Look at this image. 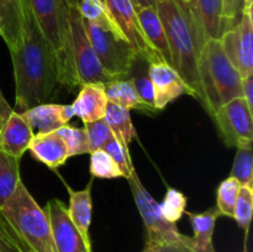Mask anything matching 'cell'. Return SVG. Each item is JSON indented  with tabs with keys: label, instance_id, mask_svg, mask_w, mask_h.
Returning <instances> with one entry per match:
<instances>
[{
	"label": "cell",
	"instance_id": "obj_29",
	"mask_svg": "<svg viewBox=\"0 0 253 252\" xmlns=\"http://www.w3.org/2000/svg\"><path fill=\"white\" fill-rule=\"evenodd\" d=\"M90 155V169L91 177L100 179H116L123 178L120 169L114 162L113 158L104 150H96L89 153Z\"/></svg>",
	"mask_w": 253,
	"mask_h": 252
},
{
	"label": "cell",
	"instance_id": "obj_23",
	"mask_svg": "<svg viewBox=\"0 0 253 252\" xmlns=\"http://www.w3.org/2000/svg\"><path fill=\"white\" fill-rule=\"evenodd\" d=\"M104 90H105L109 103L116 104V105L128 109V110L133 109V110L143 111L147 114L157 113L141 100L137 90L128 78L115 79V81L109 82V83L104 84Z\"/></svg>",
	"mask_w": 253,
	"mask_h": 252
},
{
	"label": "cell",
	"instance_id": "obj_43",
	"mask_svg": "<svg viewBox=\"0 0 253 252\" xmlns=\"http://www.w3.org/2000/svg\"><path fill=\"white\" fill-rule=\"evenodd\" d=\"M66 1H67V4H68V5H76V6H77V5H78V2L81 1V0H66Z\"/></svg>",
	"mask_w": 253,
	"mask_h": 252
},
{
	"label": "cell",
	"instance_id": "obj_22",
	"mask_svg": "<svg viewBox=\"0 0 253 252\" xmlns=\"http://www.w3.org/2000/svg\"><path fill=\"white\" fill-rule=\"evenodd\" d=\"M189 216L190 225L194 235L192 236V249L194 252H215L212 244L216 221L220 214L216 208L207 210L204 212L185 211Z\"/></svg>",
	"mask_w": 253,
	"mask_h": 252
},
{
	"label": "cell",
	"instance_id": "obj_12",
	"mask_svg": "<svg viewBox=\"0 0 253 252\" xmlns=\"http://www.w3.org/2000/svg\"><path fill=\"white\" fill-rule=\"evenodd\" d=\"M44 210L48 215L56 252H91L72 222L66 204L62 200L51 199Z\"/></svg>",
	"mask_w": 253,
	"mask_h": 252
},
{
	"label": "cell",
	"instance_id": "obj_44",
	"mask_svg": "<svg viewBox=\"0 0 253 252\" xmlns=\"http://www.w3.org/2000/svg\"><path fill=\"white\" fill-rule=\"evenodd\" d=\"M242 252H249V251H247V249H246V247H245V249H244V251H242Z\"/></svg>",
	"mask_w": 253,
	"mask_h": 252
},
{
	"label": "cell",
	"instance_id": "obj_24",
	"mask_svg": "<svg viewBox=\"0 0 253 252\" xmlns=\"http://www.w3.org/2000/svg\"><path fill=\"white\" fill-rule=\"evenodd\" d=\"M104 121L110 127L113 135L127 147L133 138H136V130L131 121L128 109L109 103Z\"/></svg>",
	"mask_w": 253,
	"mask_h": 252
},
{
	"label": "cell",
	"instance_id": "obj_10",
	"mask_svg": "<svg viewBox=\"0 0 253 252\" xmlns=\"http://www.w3.org/2000/svg\"><path fill=\"white\" fill-rule=\"evenodd\" d=\"M212 120L221 135L222 141L229 147L252 146L253 116L252 109L242 96L224 104L215 111Z\"/></svg>",
	"mask_w": 253,
	"mask_h": 252
},
{
	"label": "cell",
	"instance_id": "obj_21",
	"mask_svg": "<svg viewBox=\"0 0 253 252\" xmlns=\"http://www.w3.org/2000/svg\"><path fill=\"white\" fill-rule=\"evenodd\" d=\"M205 39L219 40L224 34L222 0H188Z\"/></svg>",
	"mask_w": 253,
	"mask_h": 252
},
{
	"label": "cell",
	"instance_id": "obj_3",
	"mask_svg": "<svg viewBox=\"0 0 253 252\" xmlns=\"http://www.w3.org/2000/svg\"><path fill=\"white\" fill-rule=\"evenodd\" d=\"M200 103L210 116L224 104L242 96V78L222 49L221 42L209 39L204 42L198 63Z\"/></svg>",
	"mask_w": 253,
	"mask_h": 252
},
{
	"label": "cell",
	"instance_id": "obj_18",
	"mask_svg": "<svg viewBox=\"0 0 253 252\" xmlns=\"http://www.w3.org/2000/svg\"><path fill=\"white\" fill-rule=\"evenodd\" d=\"M29 151L35 160L51 169H57L69 158L66 142L56 131L34 135Z\"/></svg>",
	"mask_w": 253,
	"mask_h": 252
},
{
	"label": "cell",
	"instance_id": "obj_45",
	"mask_svg": "<svg viewBox=\"0 0 253 252\" xmlns=\"http://www.w3.org/2000/svg\"><path fill=\"white\" fill-rule=\"evenodd\" d=\"M27 252H34V251H27Z\"/></svg>",
	"mask_w": 253,
	"mask_h": 252
},
{
	"label": "cell",
	"instance_id": "obj_39",
	"mask_svg": "<svg viewBox=\"0 0 253 252\" xmlns=\"http://www.w3.org/2000/svg\"><path fill=\"white\" fill-rule=\"evenodd\" d=\"M156 252H194L189 247L179 244H160L156 245Z\"/></svg>",
	"mask_w": 253,
	"mask_h": 252
},
{
	"label": "cell",
	"instance_id": "obj_37",
	"mask_svg": "<svg viewBox=\"0 0 253 252\" xmlns=\"http://www.w3.org/2000/svg\"><path fill=\"white\" fill-rule=\"evenodd\" d=\"M0 252H25L14 231L0 211Z\"/></svg>",
	"mask_w": 253,
	"mask_h": 252
},
{
	"label": "cell",
	"instance_id": "obj_35",
	"mask_svg": "<svg viewBox=\"0 0 253 252\" xmlns=\"http://www.w3.org/2000/svg\"><path fill=\"white\" fill-rule=\"evenodd\" d=\"M77 7L85 21L99 22L109 19L103 0H81Z\"/></svg>",
	"mask_w": 253,
	"mask_h": 252
},
{
	"label": "cell",
	"instance_id": "obj_40",
	"mask_svg": "<svg viewBox=\"0 0 253 252\" xmlns=\"http://www.w3.org/2000/svg\"><path fill=\"white\" fill-rule=\"evenodd\" d=\"M14 111V109L9 105L6 100H5L4 95H2L1 90H0V127L2 126V124L6 121V119L9 118L10 114Z\"/></svg>",
	"mask_w": 253,
	"mask_h": 252
},
{
	"label": "cell",
	"instance_id": "obj_11",
	"mask_svg": "<svg viewBox=\"0 0 253 252\" xmlns=\"http://www.w3.org/2000/svg\"><path fill=\"white\" fill-rule=\"evenodd\" d=\"M106 11L124 39L131 44L136 54L148 62L162 61L146 39L138 20L137 11L131 0H104ZM165 62V61H163Z\"/></svg>",
	"mask_w": 253,
	"mask_h": 252
},
{
	"label": "cell",
	"instance_id": "obj_46",
	"mask_svg": "<svg viewBox=\"0 0 253 252\" xmlns=\"http://www.w3.org/2000/svg\"><path fill=\"white\" fill-rule=\"evenodd\" d=\"M103 1H104V0H103Z\"/></svg>",
	"mask_w": 253,
	"mask_h": 252
},
{
	"label": "cell",
	"instance_id": "obj_8",
	"mask_svg": "<svg viewBox=\"0 0 253 252\" xmlns=\"http://www.w3.org/2000/svg\"><path fill=\"white\" fill-rule=\"evenodd\" d=\"M127 180L130 183L133 200L137 205L143 225L146 227V234H147L146 244H179L189 247L193 251L192 236L180 234L177 224L167 221L162 216L160 210V203L156 202L147 192V189L143 187L137 172L133 173L130 179Z\"/></svg>",
	"mask_w": 253,
	"mask_h": 252
},
{
	"label": "cell",
	"instance_id": "obj_42",
	"mask_svg": "<svg viewBox=\"0 0 253 252\" xmlns=\"http://www.w3.org/2000/svg\"><path fill=\"white\" fill-rule=\"evenodd\" d=\"M141 252H156V245L146 244L145 249H143Z\"/></svg>",
	"mask_w": 253,
	"mask_h": 252
},
{
	"label": "cell",
	"instance_id": "obj_20",
	"mask_svg": "<svg viewBox=\"0 0 253 252\" xmlns=\"http://www.w3.org/2000/svg\"><path fill=\"white\" fill-rule=\"evenodd\" d=\"M136 11H137L141 27H142L143 34H145L148 43L152 46V48L155 49L156 53L161 57L162 61L172 66L167 36H166L165 27H163L162 21H161L156 5L155 6L136 10Z\"/></svg>",
	"mask_w": 253,
	"mask_h": 252
},
{
	"label": "cell",
	"instance_id": "obj_32",
	"mask_svg": "<svg viewBox=\"0 0 253 252\" xmlns=\"http://www.w3.org/2000/svg\"><path fill=\"white\" fill-rule=\"evenodd\" d=\"M56 132L58 133V135L63 138L64 142H66L69 158L89 153L88 141H86V133L84 127H73V126H69L68 124H67V125L58 128Z\"/></svg>",
	"mask_w": 253,
	"mask_h": 252
},
{
	"label": "cell",
	"instance_id": "obj_9",
	"mask_svg": "<svg viewBox=\"0 0 253 252\" xmlns=\"http://www.w3.org/2000/svg\"><path fill=\"white\" fill-rule=\"evenodd\" d=\"M225 54L241 78L253 76L252 0H247L241 19L220 37Z\"/></svg>",
	"mask_w": 253,
	"mask_h": 252
},
{
	"label": "cell",
	"instance_id": "obj_33",
	"mask_svg": "<svg viewBox=\"0 0 253 252\" xmlns=\"http://www.w3.org/2000/svg\"><path fill=\"white\" fill-rule=\"evenodd\" d=\"M105 152L109 153L111 158L114 160V162L116 163V166L120 169L123 178L125 179H130L131 175L136 172L135 167L132 165V161H131L130 151H128L127 146L124 145L123 142L118 140V138L114 136L110 141L105 145V147L103 148Z\"/></svg>",
	"mask_w": 253,
	"mask_h": 252
},
{
	"label": "cell",
	"instance_id": "obj_2",
	"mask_svg": "<svg viewBox=\"0 0 253 252\" xmlns=\"http://www.w3.org/2000/svg\"><path fill=\"white\" fill-rule=\"evenodd\" d=\"M156 9L165 27L172 67L187 84L190 96L200 100L198 63L207 41L200 24L188 1L157 0Z\"/></svg>",
	"mask_w": 253,
	"mask_h": 252
},
{
	"label": "cell",
	"instance_id": "obj_38",
	"mask_svg": "<svg viewBox=\"0 0 253 252\" xmlns=\"http://www.w3.org/2000/svg\"><path fill=\"white\" fill-rule=\"evenodd\" d=\"M242 88V98L246 100L250 108H253V76H249L246 78H242L241 82Z\"/></svg>",
	"mask_w": 253,
	"mask_h": 252
},
{
	"label": "cell",
	"instance_id": "obj_14",
	"mask_svg": "<svg viewBox=\"0 0 253 252\" xmlns=\"http://www.w3.org/2000/svg\"><path fill=\"white\" fill-rule=\"evenodd\" d=\"M27 121L34 133L54 132L62 126L67 125L74 116L72 105L61 104H40L20 113Z\"/></svg>",
	"mask_w": 253,
	"mask_h": 252
},
{
	"label": "cell",
	"instance_id": "obj_36",
	"mask_svg": "<svg viewBox=\"0 0 253 252\" xmlns=\"http://www.w3.org/2000/svg\"><path fill=\"white\" fill-rule=\"evenodd\" d=\"M246 2L247 0H222V19H224L225 31L239 22L244 14Z\"/></svg>",
	"mask_w": 253,
	"mask_h": 252
},
{
	"label": "cell",
	"instance_id": "obj_25",
	"mask_svg": "<svg viewBox=\"0 0 253 252\" xmlns=\"http://www.w3.org/2000/svg\"><path fill=\"white\" fill-rule=\"evenodd\" d=\"M150 62L142 56L136 54L135 59H133L132 64L130 67L126 78L130 79L132 82L133 86L137 90L138 95H140L141 100L152 108L153 110L158 111L155 106V101H153V90H152V83H151L150 78Z\"/></svg>",
	"mask_w": 253,
	"mask_h": 252
},
{
	"label": "cell",
	"instance_id": "obj_5",
	"mask_svg": "<svg viewBox=\"0 0 253 252\" xmlns=\"http://www.w3.org/2000/svg\"><path fill=\"white\" fill-rule=\"evenodd\" d=\"M27 4L56 54L59 85L76 91L81 86L77 81L69 42L68 4L66 0H27Z\"/></svg>",
	"mask_w": 253,
	"mask_h": 252
},
{
	"label": "cell",
	"instance_id": "obj_17",
	"mask_svg": "<svg viewBox=\"0 0 253 252\" xmlns=\"http://www.w3.org/2000/svg\"><path fill=\"white\" fill-rule=\"evenodd\" d=\"M108 104L104 84L89 83L81 86L72 108L74 116H78L83 124H85L104 119Z\"/></svg>",
	"mask_w": 253,
	"mask_h": 252
},
{
	"label": "cell",
	"instance_id": "obj_28",
	"mask_svg": "<svg viewBox=\"0 0 253 252\" xmlns=\"http://www.w3.org/2000/svg\"><path fill=\"white\" fill-rule=\"evenodd\" d=\"M187 197L180 190L168 188L165 199L160 204L161 214L167 221L177 224L178 220L182 219L183 214L187 211Z\"/></svg>",
	"mask_w": 253,
	"mask_h": 252
},
{
	"label": "cell",
	"instance_id": "obj_41",
	"mask_svg": "<svg viewBox=\"0 0 253 252\" xmlns=\"http://www.w3.org/2000/svg\"><path fill=\"white\" fill-rule=\"evenodd\" d=\"M131 2H132L136 10H140L145 9V7L155 6L157 0H131Z\"/></svg>",
	"mask_w": 253,
	"mask_h": 252
},
{
	"label": "cell",
	"instance_id": "obj_27",
	"mask_svg": "<svg viewBox=\"0 0 253 252\" xmlns=\"http://www.w3.org/2000/svg\"><path fill=\"white\" fill-rule=\"evenodd\" d=\"M239 189L240 183L232 177L226 178L220 183L216 192V209L220 216L224 215L234 219V210Z\"/></svg>",
	"mask_w": 253,
	"mask_h": 252
},
{
	"label": "cell",
	"instance_id": "obj_1",
	"mask_svg": "<svg viewBox=\"0 0 253 252\" xmlns=\"http://www.w3.org/2000/svg\"><path fill=\"white\" fill-rule=\"evenodd\" d=\"M15 78V106L25 111L53 98L58 82L56 54L42 34L27 0L24 4L21 42L10 52Z\"/></svg>",
	"mask_w": 253,
	"mask_h": 252
},
{
	"label": "cell",
	"instance_id": "obj_4",
	"mask_svg": "<svg viewBox=\"0 0 253 252\" xmlns=\"http://www.w3.org/2000/svg\"><path fill=\"white\" fill-rule=\"evenodd\" d=\"M0 211L25 252H56L47 211L34 199L22 180Z\"/></svg>",
	"mask_w": 253,
	"mask_h": 252
},
{
	"label": "cell",
	"instance_id": "obj_19",
	"mask_svg": "<svg viewBox=\"0 0 253 252\" xmlns=\"http://www.w3.org/2000/svg\"><path fill=\"white\" fill-rule=\"evenodd\" d=\"M25 0H0V36L9 51H14L21 42Z\"/></svg>",
	"mask_w": 253,
	"mask_h": 252
},
{
	"label": "cell",
	"instance_id": "obj_26",
	"mask_svg": "<svg viewBox=\"0 0 253 252\" xmlns=\"http://www.w3.org/2000/svg\"><path fill=\"white\" fill-rule=\"evenodd\" d=\"M20 182V160L0 151V208L11 197Z\"/></svg>",
	"mask_w": 253,
	"mask_h": 252
},
{
	"label": "cell",
	"instance_id": "obj_13",
	"mask_svg": "<svg viewBox=\"0 0 253 252\" xmlns=\"http://www.w3.org/2000/svg\"><path fill=\"white\" fill-rule=\"evenodd\" d=\"M148 73L152 83L153 101L158 111L163 110L183 94L190 95L187 84L170 64L163 61L151 62Z\"/></svg>",
	"mask_w": 253,
	"mask_h": 252
},
{
	"label": "cell",
	"instance_id": "obj_34",
	"mask_svg": "<svg viewBox=\"0 0 253 252\" xmlns=\"http://www.w3.org/2000/svg\"><path fill=\"white\" fill-rule=\"evenodd\" d=\"M84 130L86 133L89 153L96 150H103L106 143L114 137L110 127L106 125L104 119L84 124Z\"/></svg>",
	"mask_w": 253,
	"mask_h": 252
},
{
	"label": "cell",
	"instance_id": "obj_7",
	"mask_svg": "<svg viewBox=\"0 0 253 252\" xmlns=\"http://www.w3.org/2000/svg\"><path fill=\"white\" fill-rule=\"evenodd\" d=\"M68 21L72 58L79 86L89 83L106 84L118 79L101 67L86 35L83 17L76 5H68Z\"/></svg>",
	"mask_w": 253,
	"mask_h": 252
},
{
	"label": "cell",
	"instance_id": "obj_30",
	"mask_svg": "<svg viewBox=\"0 0 253 252\" xmlns=\"http://www.w3.org/2000/svg\"><path fill=\"white\" fill-rule=\"evenodd\" d=\"M230 177L235 178L240 185L252 187L253 184V163H252V146L239 147L235 157Z\"/></svg>",
	"mask_w": 253,
	"mask_h": 252
},
{
	"label": "cell",
	"instance_id": "obj_16",
	"mask_svg": "<svg viewBox=\"0 0 253 252\" xmlns=\"http://www.w3.org/2000/svg\"><path fill=\"white\" fill-rule=\"evenodd\" d=\"M93 180L94 177H91L86 187L82 190L72 189L68 185V183L63 180L64 187H66L67 192L69 194V205L67 208L68 215L71 217L72 222L74 224V226L77 227V230L81 234L82 239L84 240V242H85V245L89 249H91L89 229H90L91 211H93V202H91Z\"/></svg>",
	"mask_w": 253,
	"mask_h": 252
},
{
	"label": "cell",
	"instance_id": "obj_6",
	"mask_svg": "<svg viewBox=\"0 0 253 252\" xmlns=\"http://www.w3.org/2000/svg\"><path fill=\"white\" fill-rule=\"evenodd\" d=\"M84 21L86 35L101 67L118 79L127 76L136 57L131 44L119 32L111 19L99 22Z\"/></svg>",
	"mask_w": 253,
	"mask_h": 252
},
{
	"label": "cell",
	"instance_id": "obj_15",
	"mask_svg": "<svg viewBox=\"0 0 253 252\" xmlns=\"http://www.w3.org/2000/svg\"><path fill=\"white\" fill-rule=\"evenodd\" d=\"M34 135L27 121L14 110L0 127V151L20 160L29 150Z\"/></svg>",
	"mask_w": 253,
	"mask_h": 252
},
{
	"label": "cell",
	"instance_id": "obj_31",
	"mask_svg": "<svg viewBox=\"0 0 253 252\" xmlns=\"http://www.w3.org/2000/svg\"><path fill=\"white\" fill-rule=\"evenodd\" d=\"M253 211V189L247 185H240L239 194H237L236 204L234 210V219L241 229L245 230V234L249 235L250 225L252 220Z\"/></svg>",
	"mask_w": 253,
	"mask_h": 252
}]
</instances>
